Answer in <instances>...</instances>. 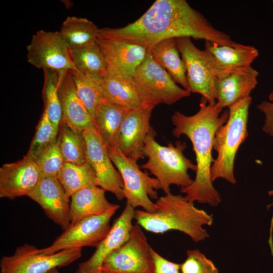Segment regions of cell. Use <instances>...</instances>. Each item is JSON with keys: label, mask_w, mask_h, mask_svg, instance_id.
Returning <instances> with one entry per match:
<instances>
[{"label": "cell", "mask_w": 273, "mask_h": 273, "mask_svg": "<svg viewBox=\"0 0 273 273\" xmlns=\"http://www.w3.org/2000/svg\"><path fill=\"white\" fill-rule=\"evenodd\" d=\"M154 264V273H181L180 264L164 258L151 248Z\"/></svg>", "instance_id": "obj_36"}, {"label": "cell", "mask_w": 273, "mask_h": 273, "mask_svg": "<svg viewBox=\"0 0 273 273\" xmlns=\"http://www.w3.org/2000/svg\"><path fill=\"white\" fill-rule=\"evenodd\" d=\"M41 177L36 162L26 155L0 168V197L13 200L26 196Z\"/></svg>", "instance_id": "obj_17"}, {"label": "cell", "mask_w": 273, "mask_h": 273, "mask_svg": "<svg viewBox=\"0 0 273 273\" xmlns=\"http://www.w3.org/2000/svg\"><path fill=\"white\" fill-rule=\"evenodd\" d=\"M134 212V208L126 203L121 214L111 226L109 233L96 247L91 257L78 264L76 273H98L101 270L107 256L128 239L133 225Z\"/></svg>", "instance_id": "obj_18"}, {"label": "cell", "mask_w": 273, "mask_h": 273, "mask_svg": "<svg viewBox=\"0 0 273 273\" xmlns=\"http://www.w3.org/2000/svg\"><path fill=\"white\" fill-rule=\"evenodd\" d=\"M76 70L81 73L103 78L106 73L105 60L96 41L69 50Z\"/></svg>", "instance_id": "obj_27"}, {"label": "cell", "mask_w": 273, "mask_h": 273, "mask_svg": "<svg viewBox=\"0 0 273 273\" xmlns=\"http://www.w3.org/2000/svg\"><path fill=\"white\" fill-rule=\"evenodd\" d=\"M47 273H60L57 268H54L51 270H50L49 271H48V272Z\"/></svg>", "instance_id": "obj_38"}, {"label": "cell", "mask_w": 273, "mask_h": 273, "mask_svg": "<svg viewBox=\"0 0 273 273\" xmlns=\"http://www.w3.org/2000/svg\"><path fill=\"white\" fill-rule=\"evenodd\" d=\"M57 140L64 162L80 165L87 161L82 133H77L61 123Z\"/></svg>", "instance_id": "obj_31"}, {"label": "cell", "mask_w": 273, "mask_h": 273, "mask_svg": "<svg viewBox=\"0 0 273 273\" xmlns=\"http://www.w3.org/2000/svg\"><path fill=\"white\" fill-rule=\"evenodd\" d=\"M176 44L185 65L189 90L201 95L208 104H215L217 73L209 54L198 48L190 37L177 38Z\"/></svg>", "instance_id": "obj_8"}, {"label": "cell", "mask_w": 273, "mask_h": 273, "mask_svg": "<svg viewBox=\"0 0 273 273\" xmlns=\"http://www.w3.org/2000/svg\"><path fill=\"white\" fill-rule=\"evenodd\" d=\"M184 37L231 47L239 43L186 0H156L136 21L120 28H100L98 33L99 38L125 40L147 49L166 39Z\"/></svg>", "instance_id": "obj_1"}, {"label": "cell", "mask_w": 273, "mask_h": 273, "mask_svg": "<svg viewBox=\"0 0 273 273\" xmlns=\"http://www.w3.org/2000/svg\"><path fill=\"white\" fill-rule=\"evenodd\" d=\"M58 90L62 109L61 123L79 133L96 128L93 118L77 94L70 71H60Z\"/></svg>", "instance_id": "obj_20"}, {"label": "cell", "mask_w": 273, "mask_h": 273, "mask_svg": "<svg viewBox=\"0 0 273 273\" xmlns=\"http://www.w3.org/2000/svg\"><path fill=\"white\" fill-rule=\"evenodd\" d=\"M269 101H263L257 105V108L265 115L263 131L273 138V91L268 96Z\"/></svg>", "instance_id": "obj_35"}, {"label": "cell", "mask_w": 273, "mask_h": 273, "mask_svg": "<svg viewBox=\"0 0 273 273\" xmlns=\"http://www.w3.org/2000/svg\"><path fill=\"white\" fill-rule=\"evenodd\" d=\"M216 103L208 104L202 98L200 108L192 115H186L175 111L171 116L174 125L172 134L176 138L186 136L191 142L196 161V175L192 184L181 188L190 201L217 206L221 202L218 192L211 180L210 170L214 159L212 152L214 139L218 129L229 118L228 109L222 111Z\"/></svg>", "instance_id": "obj_2"}, {"label": "cell", "mask_w": 273, "mask_h": 273, "mask_svg": "<svg viewBox=\"0 0 273 273\" xmlns=\"http://www.w3.org/2000/svg\"><path fill=\"white\" fill-rule=\"evenodd\" d=\"M87 162L94 169L98 186L113 194L119 201L124 198L123 182L114 166L108 148L96 128L83 131Z\"/></svg>", "instance_id": "obj_13"}, {"label": "cell", "mask_w": 273, "mask_h": 273, "mask_svg": "<svg viewBox=\"0 0 273 273\" xmlns=\"http://www.w3.org/2000/svg\"><path fill=\"white\" fill-rule=\"evenodd\" d=\"M132 80L146 107L175 104L191 95L180 87L168 73L153 58L149 50L145 59L136 69Z\"/></svg>", "instance_id": "obj_6"}, {"label": "cell", "mask_w": 273, "mask_h": 273, "mask_svg": "<svg viewBox=\"0 0 273 273\" xmlns=\"http://www.w3.org/2000/svg\"><path fill=\"white\" fill-rule=\"evenodd\" d=\"M151 248L136 223L128 239L105 259L101 269L111 273H154Z\"/></svg>", "instance_id": "obj_10"}, {"label": "cell", "mask_w": 273, "mask_h": 273, "mask_svg": "<svg viewBox=\"0 0 273 273\" xmlns=\"http://www.w3.org/2000/svg\"><path fill=\"white\" fill-rule=\"evenodd\" d=\"M148 50L154 60L173 81L189 90L186 67L177 47L176 38L163 40Z\"/></svg>", "instance_id": "obj_25"}, {"label": "cell", "mask_w": 273, "mask_h": 273, "mask_svg": "<svg viewBox=\"0 0 273 273\" xmlns=\"http://www.w3.org/2000/svg\"><path fill=\"white\" fill-rule=\"evenodd\" d=\"M252 103L249 97L228 108L229 118L216 131L213 148L217 156L211 167L212 182L222 178L235 184L234 164L236 154L248 135L249 110Z\"/></svg>", "instance_id": "obj_5"}, {"label": "cell", "mask_w": 273, "mask_h": 273, "mask_svg": "<svg viewBox=\"0 0 273 273\" xmlns=\"http://www.w3.org/2000/svg\"><path fill=\"white\" fill-rule=\"evenodd\" d=\"M44 82L42 98L44 110L52 122L55 138L57 139L62 120V109L59 94L60 71L43 70Z\"/></svg>", "instance_id": "obj_29"}, {"label": "cell", "mask_w": 273, "mask_h": 273, "mask_svg": "<svg viewBox=\"0 0 273 273\" xmlns=\"http://www.w3.org/2000/svg\"><path fill=\"white\" fill-rule=\"evenodd\" d=\"M81 248L63 250L52 254H43L34 246L25 244L14 253L4 256L0 261V273H47L65 266L79 259Z\"/></svg>", "instance_id": "obj_9"}, {"label": "cell", "mask_w": 273, "mask_h": 273, "mask_svg": "<svg viewBox=\"0 0 273 273\" xmlns=\"http://www.w3.org/2000/svg\"><path fill=\"white\" fill-rule=\"evenodd\" d=\"M268 194L269 196H273V190L269 191L268 192ZM271 206H273V202L271 204L267 206V207H270ZM272 230H273V215L271 221V225H270V235H269V241H272Z\"/></svg>", "instance_id": "obj_37"}, {"label": "cell", "mask_w": 273, "mask_h": 273, "mask_svg": "<svg viewBox=\"0 0 273 273\" xmlns=\"http://www.w3.org/2000/svg\"><path fill=\"white\" fill-rule=\"evenodd\" d=\"M106 191L98 186L84 188L70 197V224L90 216L117 211L120 206L109 202Z\"/></svg>", "instance_id": "obj_22"}, {"label": "cell", "mask_w": 273, "mask_h": 273, "mask_svg": "<svg viewBox=\"0 0 273 273\" xmlns=\"http://www.w3.org/2000/svg\"><path fill=\"white\" fill-rule=\"evenodd\" d=\"M27 197L39 204L48 217L63 231L70 226V197L57 177H41Z\"/></svg>", "instance_id": "obj_16"}, {"label": "cell", "mask_w": 273, "mask_h": 273, "mask_svg": "<svg viewBox=\"0 0 273 273\" xmlns=\"http://www.w3.org/2000/svg\"><path fill=\"white\" fill-rule=\"evenodd\" d=\"M103 56L106 73L132 78L145 59L148 49L133 42L113 39H97Z\"/></svg>", "instance_id": "obj_14"}, {"label": "cell", "mask_w": 273, "mask_h": 273, "mask_svg": "<svg viewBox=\"0 0 273 273\" xmlns=\"http://www.w3.org/2000/svg\"><path fill=\"white\" fill-rule=\"evenodd\" d=\"M154 203L153 212L135 210L134 219L146 231L155 234L177 231L188 235L195 242L209 237L203 226L212 224V215L196 207L185 196L169 192Z\"/></svg>", "instance_id": "obj_3"}, {"label": "cell", "mask_w": 273, "mask_h": 273, "mask_svg": "<svg viewBox=\"0 0 273 273\" xmlns=\"http://www.w3.org/2000/svg\"><path fill=\"white\" fill-rule=\"evenodd\" d=\"M99 29L86 18L69 16L58 31L68 49L72 50L96 41Z\"/></svg>", "instance_id": "obj_26"}, {"label": "cell", "mask_w": 273, "mask_h": 273, "mask_svg": "<svg viewBox=\"0 0 273 273\" xmlns=\"http://www.w3.org/2000/svg\"><path fill=\"white\" fill-rule=\"evenodd\" d=\"M187 258L180 264L181 273H218L213 262L198 249L188 250Z\"/></svg>", "instance_id": "obj_34"}, {"label": "cell", "mask_w": 273, "mask_h": 273, "mask_svg": "<svg viewBox=\"0 0 273 273\" xmlns=\"http://www.w3.org/2000/svg\"><path fill=\"white\" fill-rule=\"evenodd\" d=\"M98 273H111L108 271H107L106 270L101 269L100 271H99Z\"/></svg>", "instance_id": "obj_39"}, {"label": "cell", "mask_w": 273, "mask_h": 273, "mask_svg": "<svg viewBox=\"0 0 273 273\" xmlns=\"http://www.w3.org/2000/svg\"><path fill=\"white\" fill-rule=\"evenodd\" d=\"M153 109L145 107L130 109L118 131L116 147L126 156L136 161L144 157L147 137L156 132L150 124Z\"/></svg>", "instance_id": "obj_15"}, {"label": "cell", "mask_w": 273, "mask_h": 273, "mask_svg": "<svg viewBox=\"0 0 273 273\" xmlns=\"http://www.w3.org/2000/svg\"><path fill=\"white\" fill-rule=\"evenodd\" d=\"M26 58L31 65L42 70H76L69 49L59 31L40 30L32 36L26 47Z\"/></svg>", "instance_id": "obj_12"}, {"label": "cell", "mask_w": 273, "mask_h": 273, "mask_svg": "<svg viewBox=\"0 0 273 273\" xmlns=\"http://www.w3.org/2000/svg\"><path fill=\"white\" fill-rule=\"evenodd\" d=\"M110 157L121 175L123 194L127 203L149 212L155 210L152 199H157V190L160 189L158 180L142 171L137 161L124 155L117 147H108Z\"/></svg>", "instance_id": "obj_7"}, {"label": "cell", "mask_w": 273, "mask_h": 273, "mask_svg": "<svg viewBox=\"0 0 273 273\" xmlns=\"http://www.w3.org/2000/svg\"><path fill=\"white\" fill-rule=\"evenodd\" d=\"M130 110L105 100L97 107L94 117L95 127L107 148L116 147L119 128Z\"/></svg>", "instance_id": "obj_24"}, {"label": "cell", "mask_w": 273, "mask_h": 273, "mask_svg": "<svg viewBox=\"0 0 273 273\" xmlns=\"http://www.w3.org/2000/svg\"><path fill=\"white\" fill-rule=\"evenodd\" d=\"M259 73L252 66L217 75L215 85L216 103L222 109L251 97L258 84Z\"/></svg>", "instance_id": "obj_19"}, {"label": "cell", "mask_w": 273, "mask_h": 273, "mask_svg": "<svg viewBox=\"0 0 273 273\" xmlns=\"http://www.w3.org/2000/svg\"><path fill=\"white\" fill-rule=\"evenodd\" d=\"M156 135V132L152 133L145 140L143 152L148 160L141 168L158 180L165 194L170 192L171 185L189 187L193 181L189 170L196 171L197 166L184 154L186 143L178 141L175 145L169 143L162 146L155 140Z\"/></svg>", "instance_id": "obj_4"}, {"label": "cell", "mask_w": 273, "mask_h": 273, "mask_svg": "<svg viewBox=\"0 0 273 273\" xmlns=\"http://www.w3.org/2000/svg\"><path fill=\"white\" fill-rule=\"evenodd\" d=\"M57 177L70 197L84 188L98 186L95 172L87 161L80 165L65 162Z\"/></svg>", "instance_id": "obj_28"}, {"label": "cell", "mask_w": 273, "mask_h": 273, "mask_svg": "<svg viewBox=\"0 0 273 273\" xmlns=\"http://www.w3.org/2000/svg\"><path fill=\"white\" fill-rule=\"evenodd\" d=\"M76 92L94 119L95 111L104 100L102 79L77 70L70 71Z\"/></svg>", "instance_id": "obj_30"}, {"label": "cell", "mask_w": 273, "mask_h": 273, "mask_svg": "<svg viewBox=\"0 0 273 273\" xmlns=\"http://www.w3.org/2000/svg\"><path fill=\"white\" fill-rule=\"evenodd\" d=\"M56 140L53 124L44 109L26 156L35 161L41 152Z\"/></svg>", "instance_id": "obj_32"}, {"label": "cell", "mask_w": 273, "mask_h": 273, "mask_svg": "<svg viewBox=\"0 0 273 273\" xmlns=\"http://www.w3.org/2000/svg\"><path fill=\"white\" fill-rule=\"evenodd\" d=\"M102 86L104 100L106 101L129 109L148 108L132 78L106 73L102 79Z\"/></svg>", "instance_id": "obj_23"}, {"label": "cell", "mask_w": 273, "mask_h": 273, "mask_svg": "<svg viewBox=\"0 0 273 273\" xmlns=\"http://www.w3.org/2000/svg\"><path fill=\"white\" fill-rule=\"evenodd\" d=\"M204 50L209 54L217 75L249 67L259 56V52L254 47L239 43L237 46L231 47L205 41Z\"/></svg>", "instance_id": "obj_21"}, {"label": "cell", "mask_w": 273, "mask_h": 273, "mask_svg": "<svg viewBox=\"0 0 273 273\" xmlns=\"http://www.w3.org/2000/svg\"><path fill=\"white\" fill-rule=\"evenodd\" d=\"M35 161L39 168L41 177H57L65 163L57 140L52 142L45 149Z\"/></svg>", "instance_id": "obj_33"}, {"label": "cell", "mask_w": 273, "mask_h": 273, "mask_svg": "<svg viewBox=\"0 0 273 273\" xmlns=\"http://www.w3.org/2000/svg\"><path fill=\"white\" fill-rule=\"evenodd\" d=\"M116 211L85 217L70 226L48 247L39 249L43 254L84 247H97L109 233L110 220Z\"/></svg>", "instance_id": "obj_11"}, {"label": "cell", "mask_w": 273, "mask_h": 273, "mask_svg": "<svg viewBox=\"0 0 273 273\" xmlns=\"http://www.w3.org/2000/svg\"><path fill=\"white\" fill-rule=\"evenodd\" d=\"M272 2H273V1H272Z\"/></svg>", "instance_id": "obj_40"}]
</instances>
